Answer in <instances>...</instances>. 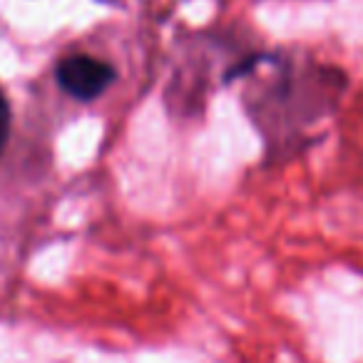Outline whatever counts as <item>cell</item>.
<instances>
[{
    "label": "cell",
    "mask_w": 363,
    "mask_h": 363,
    "mask_svg": "<svg viewBox=\"0 0 363 363\" xmlns=\"http://www.w3.org/2000/svg\"><path fill=\"white\" fill-rule=\"evenodd\" d=\"M8 132H11V105H8L6 95L0 90V152L6 147Z\"/></svg>",
    "instance_id": "2"
},
{
    "label": "cell",
    "mask_w": 363,
    "mask_h": 363,
    "mask_svg": "<svg viewBox=\"0 0 363 363\" xmlns=\"http://www.w3.org/2000/svg\"><path fill=\"white\" fill-rule=\"evenodd\" d=\"M57 85L77 102H92L115 82L117 70L90 55H70L57 62Z\"/></svg>",
    "instance_id": "1"
}]
</instances>
